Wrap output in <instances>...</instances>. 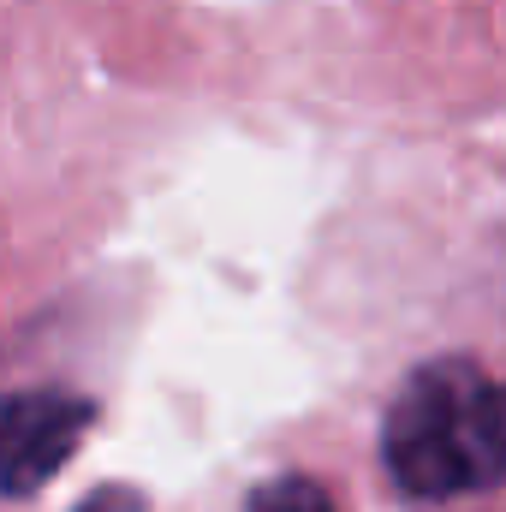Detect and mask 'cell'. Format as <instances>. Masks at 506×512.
<instances>
[{
    "label": "cell",
    "mask_w": 506,
    "mask_h": 512,
    "mask_svg": "<svg viewBox=\"0 0 506 512\" xmlns=\"http://www.w3.org/2000/svg\"><path fill=\"white\" fill-rule=\"evenodd\" d=\"M381 465L417 501H459L506 483V382L477 358L417 364L387 417Z\"/></svg>",
    "instance_id": "1"
},
{
    "label": "cell",
    "mask_w": 506,
    "mask_h": 512,
    "mask_svg": "<svg viewBox=\"0 0 506 512\" xmlns=\"http://www.w3.org/2000/svg\"><path fill=\"white\" fill-rule=\"evenodd\" d=\"M96 423V399L66 387H18L0 411V489L12 501H30L42 483H54L84 429Z\"/></svg>",
    "instance_id": "2"
},
{
    "label": "cell",
    "mask_w": 506,
    "mask_h": 512,
    "mask_svg": "<svg viewBox=\"0 0 506 512\" xmlns=\"http://www.w3.org/2000/svg\"><path fill=\"white\" fill-rule=\"evenodd\" d=\"M245 512H334V495L304 477V471H286V477H268L251 489V507Z\"/></svg>",
    "instance_id": "3"
},
{
    "label": "cell",
    "mask_w": 506,
    "mask_h": 512,
    "mask_svg": "<svg viewBox=\"0 0 506 512\" xmlns=\"http://www.w3.org/2000/svg\"><path fill=\"white\" fill-rule=\"evenodd\" d=\"M78 512H149V495L131 483H102L90 501H78Z\"/></svg>",
    "instance_id": "4"
}]
</instances>
